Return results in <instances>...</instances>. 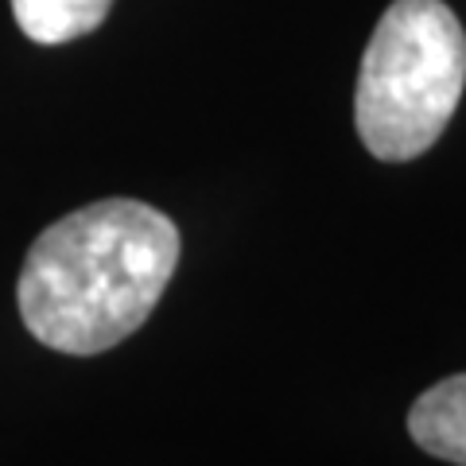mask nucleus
<instances>
[{"mask_svg":"<svg viewBox=\"0 0 466 466\" xmlns=\"http://www.w3.org/2000/svg\"><path fill=\"white\" fill-rule=\"evenodd\" d=\"M408 435L428 455L466 466V373L424 389V397L408 412Z\"/></svg>","mask_w":466,"mask_h":466,"instance_id":"obj_3","label":"nucleus"},{"mask_svg":"<svg viewBox=\"0 0 466 466\" xmlns=\"http://www.w3.org/2000/svg\"><path fill=\"white\" fill-rule=\"evenodd\" d=\"M179 265V229L140 198H101L58 218L24 257V327L58 354L90 358L156 311Z\"/></svg>","mask_w":466,"mask_h":466,"instance_id":"obj_1","label":"nucleus"},{"mask_svg":"<svg viewBox=\"0 0 466 466\" xmlns=\"http://www.w3.org/2000/svg\"><path fill=\"white\" fill-rule=\"evenodd\" d=\"M109 8L113 0H12L20 32L43 47L90 35L94 27L106 24Z\"/></svg>","mask_w":466,"mask_h":466,"instance_id":"obj_4","label":"nucleus"},{"mask_svg":"<svg viewBox=\"0 0 466 466\" xmlns=\"http://www.w3.org/2000/svg\"><path fill=\"white\" fill-rule=\"evenodd\" d=\"M466 90V32L443 0H392L361 55L354 125L370 156L408 164L443 137Z\"/></svg>","mask_w":466,"mask_h":466,"instance_id":"obj_2","label":"nucleus"}]
</instances>
